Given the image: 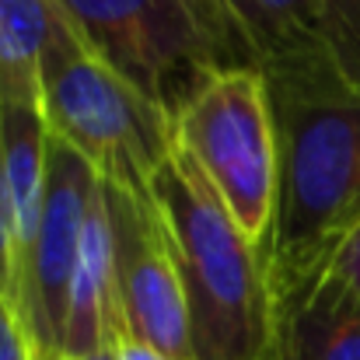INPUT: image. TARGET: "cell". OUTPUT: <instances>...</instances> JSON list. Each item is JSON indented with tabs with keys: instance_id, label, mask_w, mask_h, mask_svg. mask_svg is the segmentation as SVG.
I'll return each instance as SVG.
<instances>
[{
	"instance_id": "obj_1",
	"label": "cell",
	"mask_w": 360,
	"mask_h": 360,
	"mask_svg": "<svg viewBox=\"0 0 360 360\" xmlns=\"http://www.w3.org/2000/svg\"><path fill=\"white\" fill-rule=\"evenodd\" d=\"M280 189L266 238L269 287H283L329 262L360 224V95L333 67L266 77Z\"/></svg>"
},
{
	"instance_id": "obj_2",
	"label": "cell",
	"mask_w": 360,
	"mask_h": 360,
	"mask_svg": "<svg viewBox=\"0 0 360 360\" xmlns=\"http://www.w3.org/2000/svg\"><path fill=\"white\" fill-rule=\"evenodd\" d=\"M189 308L193 360H266L276 340L266 252L175 143L150 182Z\"/></svg>"
},
{
	"instance_id": "obj_3",
	"label": "cell",
	"mask_w": 360,
	"mask_h": 360,
	"mask_svg": "<svg viewBox=\"0 0 360 360\" xmlns=\"http://www.w3.org/2000/svg\"><path fill=\"white\" fill-rule=\"evenodd\" d=\"M84 49L175 122L221 70L245 67L214 0H56Z\"/></svg>"
},
{
	"instance_id": "obj_4",
	"label": "cell",
	"mask_w": 360,
	"mask_h": 360,
	"mask_svg": "<svg viewBox=\"0 0 360 360\" xmlns=\"http://www.w3.org/2000/svg\"><path fill=\"white\" fill-rule=\"evenodd\" d=\"M42 112L49 133L74 147L105 186L150 193L175 147L172 116L95 60L63 11L42 56Z\"/></svg>"
},
{
	"instance_id": "obj_5",
	"label": "cell",
	"mask_w": 360,
	"mask_h": 360,
	"mask_svg": "<svg viewBox=\"0 0 360 360\" xmlns=\"http://www.w3.org/2000/svg\"><path fill=\"white\" fill-rule=\"evenodd\" d=\"M175 143L207 175L235 224L266 252L280 189L276 122L266 77L252 67L214 74L175 112Z\"/></svg>"
},
{
	"instance_id": "obj_6",
	"label": "cell",
	"mask_w": 360,
	"mask_h": 360,
	"mask_svg": "<svg viewBox=\"0 0 360 360\" xmlns=\"http://www.w3.org/2000/svg\"><path fill=\"white\" fill-rule=\"evenodd\" d=\"M102 200L112 231L122 340L143 343L168 360H193L186 290L154 196L102 182Z\"/></svg>"
},
{
	"instance_id": "obj_7",
	"label": "cell",
	"mask_w": 360,
	"mask_h": 360,
	"mask_svg": "<svg viewBox=\"0 0 360 360\" xmlns=\"http://www.w3.org/2000/svg\"><path fill=\"white\" fill-rule=\"evenodd\" d=\"M98 189L102 179L95 175V168L74 147H67L49 133L46 214L14 280V301L39 360H63L70 280L81 252L84 221Z\"/></svg>"
},
{
	"instance_id": "obj_8",
	"label": "cell",
	"mask_w": 360,
	"mask_h": 360,
	"mask_svg": "<svg viewBox=\"0 0 360 360\" xmlns=\"http://www.w3.org/2000/svg\"><path fill=\"white\" fill-rule=\"evenodd\" d=\"M283 360H360V294L329 266L273 290Z\"/></svg>"
},
{
	"instance_id": "obj_9",
	"label": "cell",
	"mask_w": 360,
	"mask_h": 360,
	"mask_svg": "<svg viewBox=\"0 0 360 360\" xmlns=\"http://www.w3.org/2000/svg\"><path fill=\"white\" fill-rule=\"evenodd\" d=\"M241 63L262 77L333 67L322 46V0H214Z\"/></svg>"
},
{
	"instance_id": "obj_10",
	"label": "cell",
	"mask_w": 360,
	"mask_h": 360,
	"mask_svg": "<svg viewBox=\"0 0 360 360\" xmlns=\"http://www.w3.org/2000/svg\"><path fill=\"white\" fill-rule=\"evenodd\" d=\"M122 343L120 294H116V259H112V231L105 217L102 189L88 210L81 252L70 280L67 329H63V360H88L109 347Z\"/></svg>"
},
{
	"instance_id": "obj_11",
	"label": "cell",
	"mask_w": 360,
	"mask_h": 360,
	"mask_svg": "<svg viewBox=\"0 0 360 360\" xmlns=\"http://www.w3.org/2000/svg\"><path fill=\"white\" fill-rule=\"evenodd\" d=\"M0 154L14 221V280L46 214L49 122L42 102H0Z\"/></svg>"
},
{
	"instance_id": "obj_12",
	"label": "cell",
	"mask_w": 360,
	"mask_h": 360,
	"mask_svg": "<svg viewBox=\"0 0 360 360\" xmlns=\"http://www.w3.org/2000/svg\"><path fill=\"white\" fill-rule=\"evenodd\" d=\"M56 25V0H0V102H42V56Z\"/></svg>"
},
{
	"instance_id": "obj_13",
	"label": "cell",
	"mask_w": 360,
	"mask_h": 360,
	"mask_svg": "<svg viewBox=\"0 0 360 360\" xmlns=\"http://www.w3.org/2000/svg\"><path fill=\"white\" fill-rule=\"evenodd\" d=\"M322 46L336 77L360 95V0H322Z\"/></svg>"
},
{
	"instance_id": "obj_14",
	"label": "cell",
	"mask_w": 360,
	"mask_h": 360,
	"mask_svg": "<svg viewBox=\"0 0 360 360\" xmlns=\"http://www.w3.org/2000/svg\"><path fill=\"white\" fill-rule=\"evenodd\" d=\"M0 360H39L14 297L0 287Z\"/></svg>"
},
{
	"instance_id": "obj_15",
	"label": "cell",
	"mask_w": 360,
	"mask_h": 360,
	"mask_svg": "<svg viewBox=\"0 0 360 360\" xmlns=\"http://www.w3.org/2000/svg\"><path fill=\"white\" fill-rule=\"evenodd\" d=\"M0 287L14 297V221H11V200L4 179V154H0Z\"/></svg>"
},
{
	"instance_id": "obj_16",
	"label": "cell",
	"mask_w": 360,
	"mask_h": 360,
	"mask_svg": "<svg viewBox=\"0 0 360 360\" xmlns=\"http://www.w3.org/2000/svg\"><path fill=\"white\" fill-rule=\"evenodd\" d=\"M326 266H329L333 273H340V276H343V280L360 294V224L336 245V252L329 255Z\"/></svg>"
},
{
	"instance_id": "obj_17",
	"label": "cell",
	"mask_w": 360,
	"mask_h": 360,
	"mask_svg": "<svg viewBox=\"0 0 360 360\" xmlns=\"http://www.w3.org/2000/svg\"><path fill=\"white\" fill-rule=\"evenodd\" d=\"M120 357L122 360H168L165 354H158V350H150L143 343H133V340H122L120 343Z\"/></svg>"
},
{
	"instance_id": "obj_18",
	"label": "cell",
	"mask_w": 360,
	"mask_h": 360,
	"mask_svg": "<svg viewBox=\"0 0 360 360\" xmlns=\"http://www.w3.org/2000/svg\"><path fill=\"white\" fill-rule=\"evenodd\" d=\"M88 360H122V357H120V347H109V350H102V354H95Z\"/></svg>"
},
{
	"instance_id": "obj_19",
	"label": "cell",
	"mask_w": 360,
	"mask_h": 360,
	"mask_svg": "<svg viewBox=\"0 0 360 360\" xmlns=\"http://www.w3.org/2000/svg\"><path fill=\"white\" fill-rule=\"evenodd\" d=\"M266 360H283V357H280V354H276V347H273V350L266 354Z\"/></svg>"
}]
</instances>
